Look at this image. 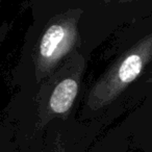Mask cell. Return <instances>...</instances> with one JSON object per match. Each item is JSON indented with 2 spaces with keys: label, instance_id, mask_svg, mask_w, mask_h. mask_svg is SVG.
I'll use <instances>...</instances> for the list:
<instances>
[{
  "label": "cell",
  "instance_id": "1",
  "mask_svg": "<svg viewBox=\"0 0 152 152\" xmlns=\"http://www.w3.org/2000/svg\"><path fill=\"white\" fill-rule=\"evenodd\" d=\"M151 61L152 34H150L119 56L96 81L88 95V106L96 110L110 105L137 80Z\"/></svg>",
  "mask_w": 152,
  "mask_h": 152
},
{
  "label": "cell",
  "instance_id": "5",
  "mask_svg": "<svg viewBox=\"0 0 152 152\" xmlns=\"http://www.w3.org/2000/svg\"><path fill=\"white\" fill-rule=\"evenodd\" d=\"M151 81H152V79H151Z\"/></svg>",
  "mask_w": 152,
  "mask_h": 152
},
{
  "label": "cell",
  "instance_id": "2",
  "mask_svg": "<svg viewBox=\"0 0 152 152\" xmlns=\"http://www.w3.org/2000/svg\"><path fill=\"white\" fill-rule=\"evenodd\" d=\"M79 15L65 14L56 17L45 29L34 55L38 81L48 77L78 42Z\"/></svg>",
  "mask_w": 152,
  "mask_h": 152
},
{
  "label": "cell",
  "instance_id": "4",
  "mask_svg": "<svg viewBox=\"0 0 152 152\" xmlns=\"http://www.w3.org/2000/svg\"><path fill=\"white\" fill-rule=\"evenodd\" d=\"M107 1H120V2H126V1H132V0H107Z\"/></svg>",
  "mask_w": 152,
  "mask_h": 152
},
{
  "label": "cell",
  "instance_id": "3",
  "mask_svg": "<svg viewBox=\"0 0 152 152\" xmlns=\"http://www.w3.org/2000/svg\"><path fill=\"white\" fill-rule=\"evenodd\" d=\"M83 64L72 74L59 79L51 90L47 110L50 116H64L70 112L79 90Z\"/></svg>",
  "mask_w": 152,
  "mask_h": 152
}]
</instances>
